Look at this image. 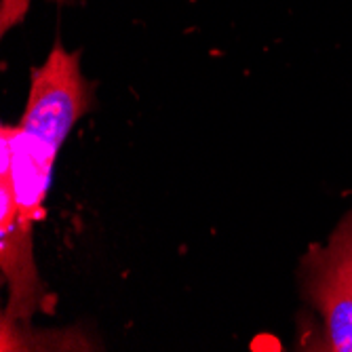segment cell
<instances>
[{"label":"cell","mask_w":352,"mask_h":352,"mask_svg":"<svg viewBox=\"0 0 352 352\" xmlns=\"http://www.w3.org/2000/svg\"><path fill=\"white\" fill-rule=\"evenodd\" d=\"M300 289L321 314L327 350L352 352V211L300 262Z\"/></svg>","instance_id":"1"},{"label":"cell","mask_w":352,"mask_h":352,"mask_svg":"<svg viewBox=\"0 0 352 352\" xmlns=\"http://www.w3.org/2000/svg\"><path fill=\"white\" fill-rule=\"evenodd\" d=\"M30 3L32 0H3V5H0V25H3V34L17 25L25 11L30 9Z\"/></svg>","instance_id":"2"}]
</instances>
